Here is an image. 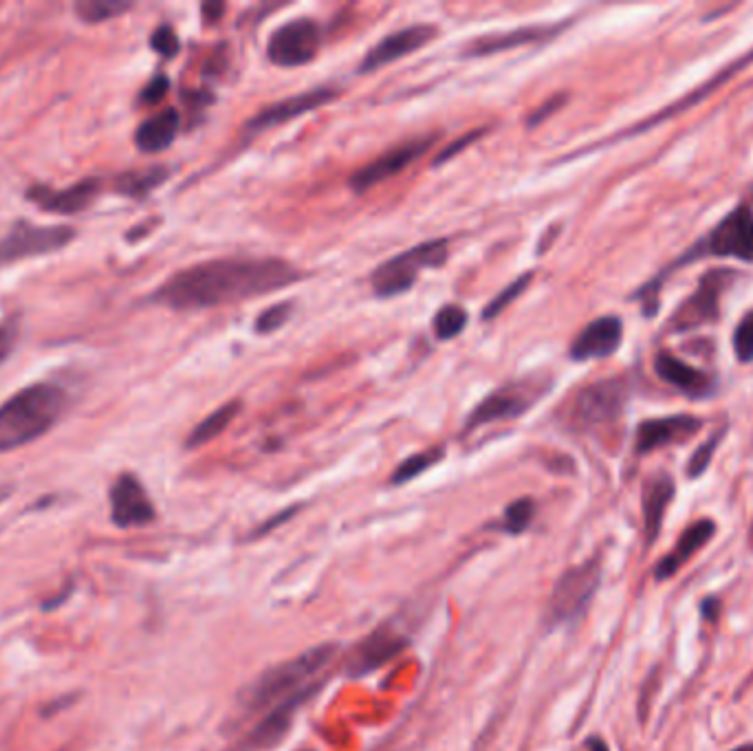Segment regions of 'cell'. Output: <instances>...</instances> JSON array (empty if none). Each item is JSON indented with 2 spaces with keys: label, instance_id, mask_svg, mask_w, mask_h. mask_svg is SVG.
<instances>
[{
  "label": "cell",
  "instance_id": "obj_1",
  "mask_svg": "<svg viewBox=\"0 0 753 751\" xmlns=\"http://www.w3.org/2000/svg\"><path fill=\"white\" fill-rule=\"evenodd\" d=\"M302 271L280 258H218L170 276L150 300L174 311H196L267 296L296 285Z\"/></svg>",
  "mask_w": 753,
  "mask_h": 751
},
{
  "label": "cell",
  "instance_id": "obj_2",
  "mask_svg": "<svg viewBox=\"0 0 753 751\" xmlns=\"http://www.w3.org/2000/svg\"><path fill=\"white\" fill-rule=\"evenodd\" d=\"M705 258H734L742 263H753V210L747 203H740L727 212L703 238H698L679 258L672 260L668 267H663L657 276L632 293V300L641 304L643 315L652 318L659 311V293L665 280L679 269Z\"/></svg>",
  "mask_w": 753,
  "mask_h": 751
},
{
  "label": "cell",
  "instance_id": "obj_3",
  "mask_svg": "<svg viewBox=\"0 0 753 751\" xmlns=\"http://www.w3.org/2000/svg\"><path fill=\"white\" fill-rule=\"evenodd\" d=\"M67 393L56 384H34L0 406V454L47 434L67 410Z\"/></svg>",
  "mask_w": 753,
  "mask_h": 751
},
{
  "label": "cell",
  "instance_id": "obj_4",
  "mask_svg": "<svg viewBox=\"0 0 753 751\" xmlns=\"http://www.w3.org/2000/svg\"><path fill=\"white\" fill-rule=\"evenodd\" d=\"M337 655L335 644H320L300 652L298 657H291L276 666L260 672L240 694V703L247 712L265 710L269 705H278L287 696L304 690L309 681L318 674L329 661Z\"/></svg>",
  "mask_w": 753,
  "mask_h": 751
},
{
  "label": "cell",
  "instance_id": "obj_5",
  "mask_svg": "<svg viewBox=\"0 0 753 751\" xmlns=\"http://www.w3.org/2000/svg\"><path fill=\"white\" fill-rule=\"evenodd\" d=\"M450 247L447 241L439 238V241H428L417 247L408 249V252L397 254L395 258L381 263L373 276H370V285H373L375 296L379 298H395L406 293L414 287V282L423 274L425 269H436L445 263Z\"/></svg>",
  "mask_w": 753,
  "mask_h": 751
},
{
  "label": "cell",
  "instance_id": "obj_6",
  "mask_svg": "<svg viewBox=\"0 0 753 751\" xmlns=\"http://www.w3.org/2000/svg\"><path fill=\"white\" fill-rule=\"evenodd\" d=\"M602 584V562L586 560L571 567L555 582L547 604V626H564L580 619Z\"/></svg>",
  "mask_w": 753,
  "mask_h": 751
},
{
  "label": "cell",
  "instance_id": "obj_7",
  "mask_svg": "<svg viewBox=\"0 0 753 751\" xmlns=\"http://www.w3.org/2000/svg\"><path fill=\"white\" fill-rule=\"evenodd\" d=\"M547 390H549V379L538 377V375H531L525 379H518V382L498 386L494 393H489L472 410L465 430L472 432L494 421L518 419L525 415L531 406H536V401L544 397Z\"/></svg>",
  "mask_w": 753,
  "mask_h": 751
},
{
  "label": "cell",
  "instance_id": "obj_8",
  "mask_svg": "<svg viewBox=\"0 0 753 751\" xmlns=\"http://www.w3.org/2000/svg\"><path fill=\"white\" fill-rule=\"evenodd\" d=\"M736 280V271L712 269L698 282L692 296H687L676 311L670 315L665 331L670 333H690L703 326L714 324L720 318V298Z\"/></svg>",
  "mask_w": 753,
  "mask_h": 751
},
{
  "label": "cell",
  "instance_id": "obj_9",
  "mask_svg": "<svg viewBox=\"0 0 753 751\" xmlns=\"http://www.w3.org/2000/svg\"><path fill=\"white\" fill-rule=\"evenodd\" d=\"M630 397L624 377H610L586 386L573 401V421L582 430H597L619 421Z\"/></svg>",
  "mask_w": 753,
  "mask_h": 751
},
{
  "label": "cell",
  "instance_id": "obj_10",
  "mask_svg": "<svg viewBox=\"0 0 753 751\" xmlns=\"http://www.w3.org/2000/svg\"><path fill=\"white\" fill-rule=\"evenodd\" d=\"M73 238L75 230L67 225H34L18 221L0 241V265L60 252Z\"/></svg>",
  "mask_w": 753,
  "mask_h": 751
},
{
  "label": "cell",
  "instance_id": "obj_11",
  "mask_svg": "<svg viewBox=\"0 0 753 751\" xmlns=\"http://www.w3.org/2000/svg\"><path fill=\"white\" fill-rule=\"evenodd\" d=\"M322 45V29L311 18H296L271 34L267 58L276 67H302L315 58Z\"/></svg>",
  "mask_w": 753,
  "mask_h": 751
},
{
  "label": "cell",
  "instance_id": "obj_12",
  "mask_svg": "<svg viewBox=\"0 0 753 751\" xmlns=\"http://www.w3.org/2000/svg\"><path fill=\"white\" fill-rule=\"evenodd\" d=\"M432 144H434V137L425 135V137H414V139L406 141V144L386 150L384 155H379L377 159L366 163L364 168H359L357 172H353L351 188L357 194H362L370 188H375V185H379V183L397 177V174L406 170L410 163H414L419 157H423L425 152L430 150Z\"/></svg>",
  "mask_w": 753,
  "mask_h": 751
},
{
  "label": "cell",
  "instance_id": "obj_13",
  "mask_svg": "<svg viewBox=\"0 0 753 751\" xmlns=\"http://www.w3.org/2000/svg\"><path fill=\"white\" fill-rule=\"evenodd\" d=\"M337 95H340V91L333 89V86H318V89L285 97V100L269 104V106L263 108V111L256 113L251 119H247L245 133L249 137H256L260 133H265V130L287 124V122H291V119H296L300 115H307V113L315 111V108L333 102Z\"/></svg>",
  "mask_w": 753,
  "mask_h": 751
},
{
  "label": "cell",
  "instance_id": "obj_14",
  "mask_svg": "<svg viewBox=\"0 0 753 751\" xmlns=\"http://www.w3.org/2000/svg\"><path fill=\"white\" fill-rule=\"evenodd\" d=\"M155 505L135 474H122L111 487V518L119 529L146 527L155 520Z\"/></svg>",
  "mask_w": 753,
  "mask_h": 751
},
{
  "label": "cell",
  "instance_id": "obj_15",
  "mask_svg": "<svg viewBox=\"0 0 753 751\" xmlns=\"http://www.w3.org/2000/svg\"><path fill=\"white\" fill-rule=\"evenodd\" d=\"M320 688H322V683H309L304 690L287 696L285 701H280L278 705L271 707V712L263 718V721L251 729V734L245 740V749L247 751L274 749L280 740L287 736L293 718H296V712L311 699L313 694H318Z\"/></svg>",
  "mask_w": 753,
  "mask_h": 751
},
{
  "label": "cell",
  "instance_id": "obj_16",
  "mask_svg": "<svg viewBox=\"0 0 753 751\" xmlns=\"http://www.w3.org/2000/svg\"><path fill=\"white\" fill-rule=\"evenodd\" d=\"M703 428V419L694 415H670L646 419L639 423L635 434V452L639 456L657 452L670 445H683L694 439Z\"/></svg>",
  "mask_w": 753,
  "mask_h": 751
},
{
  "label": "cell",
  "instance_id": "obj_17",
  "mask_svg": "<svg viewBox=\"0 0 753 751\" xmlns=\"http://www.w3.org/2000/svg\"><path fill=\"white\" fill-rule=\"evenodd\" d=\"M408 646H410L408 637L399 635L397 630H392L388 626L373 630L368 637L359 641L351 659H348V668H346L348 677L351 679L366 677V674L379 670L381 666H386L388 661L399 657Z\"/></svg>",
  "mask_w": 753,
  "mask_h": 751
},
{
  "label": "cell",
  "instance_id": "obj_18",
  "mask_svg": "<svg viewBox=\"0 0 753 751\" xmlns=\"http://www.w3.org/2000/svg\"><path fill=\"white\" fill-rule=\"evenodd\" d=\"M652 364H654V373H657L661 382L674 386L687 399L703 401L718 393V379L714 375H709L705 373V370L683 362L681 357H676L668 351H661L654 355Z\"/></svg>",
  "mask_w": 753,
  "mask_h": 751
},
{
  "label": "cell",
  "instance_id": "obj_19",
  "mask_svg": "<svg viewBox=\"0 0 753 751\" xmlns=\"http://www.w3.org/2000/svg\"><path fill=\"white\" fill-rule=\"evenodd\" d=\"M436 38V27L432 25H412L406 29H399L395 34H388L384 40L366 53V58L359 64L362 73H373L386 64L397 62L401 58L410 56V53L419 51L421 47L428 45Z\"/></svg>",
  "mask_w": 753,
  "mask_h": 751
},
{
  "label": "cell",
  "instance_id": "obj_20",
  "mask_svg": "<svg viewBox=\"0 0 753 751\" xmlns=\"http://www.w3.org/2000/svg\"><path fill=\"white\" fill-rule=\"evenodd\" d=\"M621 340H624V322L617 315H604L577 333L569 355L575 362L604 359L617 353Z\"/></svg>",
  "mask_w": 753,
  "mask_h": 751
},
{
  "label": "cell",
  "instance_id": "obj_21",
  "mask_svg": "<svg viewBox=\"0 0 753 751\" xmlns=\"http://www.w3.org/2000/svg\"><path fill=\"white\" fill-rule=\"evenodd\" d=\"M676 494V483L670 472H654L643 481L641 487V511H643V529H646V547H652L657 542L663 516L668 511L670 503Z\"/></svg>",
  "mask_w": 753,
  "mask_h": 751
},
{
  "label": "cell",
  "instance_id": "obj_22",
  "mask_svg": "<svg viewBox=\"0 0 753 751\" xmlns=\"http://www.w3.org/2000/svg\"><path fill=\"white\" fill-rule=\"evenodd\" d=\"M714 533H716V522L712 518H701L692 522V525L681 533V538L676 540L674 549L670 553H665L657 562V567H654V580L665 582L674 578V575L681 571L683 564L690 562L692 555L698 549H703L705 544L714 538Z\"/></svg>",
  "mask_w": 753,
  "mask_h": 751
},
{
  "label": "cell",
  "instance_id": "obj_23",
  "mask_svg": "<svg viewBox=\"0 0 753 751\" xmlns=\"http://www.w3.org/2000/svg\"><path fill=\"white\" fill-rule=\"evenodd\" d=\"M102 183L100 179H82L67 190H51V188H42V185H36L27 192V199L38 203L42 210L47 212H56V214H78L84 210L86 205H91L95 201L97 194H100Z\"/></svg>",
  "mask_w": 753,
  "mask_h": 751
},
{
  "label": "cell",
  "instance_id": "obj_24",
  "mask_svg": "<svg viewBox=\"0 0 753 751\" xmlns=\"http://www.w3.org/2000/svg\"><path fill=\"white\" fill-rule=\"evenodd\" d=\"M564 25H531V27H520V29H511V31H500V34H487L472 40L465 49V56L469 58H483V56H494V53L500 51H509V49H518V47H527L531 42H540L544 38H551L555 31H560Z\"/></svg>",
  "mask_w": 753,
  "mask_h": 751
},
{
  "label": "cell",
  "instance_id": "obj_25",
  "mask_svg": "<svg viewBox=\"0 0 753 751\" xmlns=\"http://www.w3.org/2000/svg\"><path fill=\"white\" fill-rule=\"evenodd\" d=\"M179 126V111H174V108H163V111L148 117L146 122L137 128L135 144L141 152L157 155V152H163L172 146L174 137L179 133Z\"/></svg>",
  "mask_w": 753,
  "mask_h": 751
},
{
  "label": "cell",
  "instance_id": "obj_26",
  "mask_svg": "<svg viewBox=\"0 0 753 751\" xmlns=\"http://www.w3.org/2000/svg\"><path fill=\"white\" fill-rule=\"evenodd\" d=\"M238 412H240V401H229V404L214 410L210 417H205L199 426L192 430L188 443L185 445H188L190 450H194V448H201V445L205 443H210L212 439L218 437V434H223L227 430V426L236 419Z\"/></svg>",
  "mask_w": 753,
  "mask_h": 751
},
{
  "label": "cell",
  "instance_id": "obj_27",
  "mask_svg": "<svg viewBox=\"0 0 753 751\" xmlns=\"http://www.w3.org/2000/svg\"><path fill=\"white\" fill-rule=\"evenodd\" d=\"M166 179H168V170L161 168V166H155V168L122 174V177L117 179L115 188H117V192H122L124 197L141 199V197H146L148 192L159 188V185Z\"/></svg>",
  "mask_w": 753,
  "mask_h": 751
},
{
  "label": "cell",
  "instance_id": "obj_28",
  "mask_svg": "<svg viewBox=\"0 0 753 751\" xmlns=\"http://www.w3.org/2000/svg\"><path fill=\"white\" fill-rule=\"evenodd\" d=\"M133 7V3H126V0H80L75 3L73 9L82 23L97 25L104 23V20H111L119 14L128 12Z\"/></svg>",
  "mask_w": 753,
  "mask_h": 751
},
{
  "label": "cell",
  "instance_id": "obj_29",
  "mask_svg": "<svg viewBox=\"0 0 753 751\" xmlns=\"http://www.w3.org/2000/svg\"><path fill=\"white\" fill-rule=\"evenodd\" d=\"M533 516H536V503L531 498H518L505 509L498 529L502 533H509V536H520L531 527Z\"/></svg>",
  "mask_w": 753,
  "mask_h": 751
},
{
  "label": "cell",
  "instance_id": "obj_30",
  "mask_svg": "<svg viewBox=\"0 0 753 751\" xmlns=\"http://www.w3.org/2000/svg\"><path fill=\"white\" fill-rule=\"evenodd\" d=\"M443 459V448H432V450H425V452H419V454H412L408 456L406 461L399 463V467L395 472H392L390 476V483L392 485H403L412 481V478L421 476L425 470H430L432 465H436Z\"/></svg>",
  "mask_w": 753,
  "mask_h": 751
},
{
  "label": "cell",
  "instance_id": "obj_31",
  "mask_svg": "<svg viewBox=\"0 0 753 751\" xmlns=\"http://www.w3.org/2000/svg\"><path fill=\"white\" fill-rule=\"evenodd\" d=\"M725 432H727V428L716 430L712 434V437H709L707 441H703L701 445H698L696 452L690 456V461H687L685 472H687V476L692 478V481H694V478H701L707 472V467L712 465V459H714V454L718 450L720 441H723V437H725Z\"/></svg>",
  "mask_w": 753,
  "mask_h": 751
},
{
  "label": "cell",
  "instance_id": "obj_32",
  "mask_svg": "<svg viewBox=\"0 0 753 751\" xmlns=\"http://www.w3.org/2000/svg\"><path fill=\"white\" fill-rule=\"evenodd\" d=\"M467 326V313L456 307V304H447L434 318V333L439 340H454Z\"/></svg>",
  "mask_w": 753,
  "mask_h": 751
},
{
  "label": "cell",
  "instance_id": "obj_33",
  "mask_svg": "<svg viewBox=\"0 0 753 751\" xmlns=\"http://www.w3.org/2000/svg\"><path fill=\"white\" fill-rule=\"evenodd\" d=\"M529 282H531V274H522L520 278H516L514 282H511L509 287L502 289V291L498 293V296H496L494 300H491V302L487 304V307H485V311H483V320H494V318H498V315H500L502 311L509 309V304H514V302L522 296V293L527 291Z\"/></svg>",
  "mask_w": 753,
  "mask_h": 751
},
{
  "label": "cell",
  "instance_id": "obj_34",
  "mask_svg": "<svg viewBox=\"0 0 753 751\" xmlns=\"http://www.w3.org/2000/svg\"><path fill=\"white\" fill-rule=\"evenodd\" d=\"M731 344H734V355L740 364L753 362V309L742 315V320L734 329Z\"/></svg>",
  "mask_w": 753,
  "mask_h": 751
},
{
  "label": "cell",
  "instance_id": "obj_35",
  "mask_svg": "<svg viewBox=\"0 0 753 751\" xmlns=\"http://www.w3.org/2000/svg\"><path fill=\"white\" fill-rule=\"evenodd\" d=\"M293 311V304L291 302H278V304H271L269 309H265L263 313L258 315V322H256V331L258 333H274L278 331L280 326H285L289 322V315Z\"/></svg>",
  "mask_w": 753,
  "mask_h": 751
},
{
  "label": "cell",
  "instance_id": "obj_36",
  "mask_svg": "<svg viewBox=\"0 0 753 751\" xmlns=\"http://www.w3.org/2000/svg\"><path fill=\"white\" fill-rule=\"evenodd\" d=\"M150 47L161 53L163 58H174L181 49V42L170 25H161L159 29H155V34H152Z\"/></svg>",
  "mask_w": 753,
  "mask_h": 751
},
{
  "label": "cell",
  "instance_id": "obj_37",
  "mask_svg": "<svg viewBox=\"0 0 753 751\" xmlns=\"http://www.w3.org/2000/svg\"><path fill=\"white\" fill-rule=\"evenodd\" d=\"M20 335V318L18 315H9V318L0 324V364L12 355L14 346Z\"/></svg>",
  "mask_w": 753,
  "mask_h": 751
},
{
  "label": "cell",
  "instance_id": "obj_38",
  "mask_svg": "<svg viewBox=\"0 0 753 751\" xmlns=\"http://www.w3.org/2000/svg\"><path fill=\"white\" fill-rule=\"evenodd\" d=\"M168 89H170V80L166 78V75H155V78L146 84V89L141 91L139 100L144 104H159L163 97H166Z\"/></svg>",
  "mask_w": 753,
  "mask_h": 751
},
{
  "label": "cell",
  "instance_id": "obj_39",
  "mask_svg": "<svg viewBox=\"0 0 753 751\" xmlns=\"http://www.w3.org/2000/svg\"><path fill=\"white\" fill-rule=\"evenodd\" d=\"M480 135H485V130H483V128H476V130H472V133H467L465 137H458V139L454 141V144H450V146H447L445 150H441V152H439V157H436L434 166H441V163L450 161V159H452L454 155H458V152H461L463 148L472 146V144H474V141H476V139H478Z\"/></svg>",
  "mask_w": 753,
  "mask_h": 751
},
{
  "label": "cell",
  "instance_id": "obj_40",
  "mask_svg": "<svg viewBox=\"0 0 753 751\" xmlns=\"http://www.w3.org/2000/svg\"><path fill=\"white\" fill-rule=\"evenodd\" d=\"M701 615H703L705 622H709V624L716 622L718 615H720V600L716 595H707L705 600L701 602Z\"/></svg>",
  "mask_w": 753,
  "mask_h": 751
},
{
  "label": "cell",
  "instance_id": "obj_41",
  "mask_svg": "<svg viewBox=\"0 0 753 751\" xmlns=\"http://www.w3.org/2000/svg\"><path fill=\"white\" fill-rule=\"evenodd\" d=\"M298 509H300V507L285 509V511H282V514H278V516H274V518H269V522H265V525L256 531V536H263V533H267V531H271V529H276V527L282 525V522H285L287 518H291L293 514H296Z\"/></svg>",
  "mask_w": 753,
  "mask_h": 751
},
{
  "label": "cell",
  "instance_id": "obj_42",
  "mask_svg": "<svg viewBox=\"0 0 753 751\" xmlns=\"http://www.w3.org/2000/svg\"><path fill=\"white\" fill-rule=\"evenodd\" d=\"M562 102H564V97H555V100H551V102L544 104L538 113H533V115L529 117V126H536L538 122H542V119L547 117L551 111H555V108H560Z\"/></svg>",
  "mask_w": 753,
  "mask_h": 751
},
{
  "label": "cell",
  "instance_id": "obj_43",
  "mask_svg": "<svg viewBox=\"0 0 753 751\" xmlns=\"http://www.w3.org/2000/svg\"><path fill=\"white\" fill-rule=\"evenodd\" d=\"M223 9H225V5H218V3H205V5H203V14H205L207 20H216L218 16L223 14Z\"/></svg>",
  "mask_w": 753,
  "mask_h": 751
},
{
  "label": "cell",
  "instance_id": "obj_44",
  "mask_svg": "<svg viewBox=\"0 0 753 751\" xmlns=\"http://www.w3.org/2000/svg\"><path fill=\"white\" fill-rule=\"evenodd\" d=\"M586 751H608L606 740L599 738V736H591L586 740Z\"/></svg>",
  "mask_w": 753,
  "mask_h": 751
},
{
  "label": "cell",
  "instance_id": "obj_45",
  "mask_svg": "<svg viewBox=\"0 0 753 751\" xmlns=\"http://www.w3.org/2000/svg\"><path fill=\"white\" fill-rule=\"evenodd\" d=\"M731 751H753V743H747V745H740V747H734Z\"/></svg>",
  "mask_w": 753,
  "mask_h": 751
},
{
  "label": "cell",
  "instance_id": "obj_46",
  "mask_svg": "<svg viewBox=\"0 0 753 751\" xmlns=\"http://www.w3.org/2000/svg\"><path fill=\"white\" fill-rule=\"evenodd\" d=\"M3 496H5V494H3V492H0V500H3Z\"/></svg>",
  "mask_w": 753,
  "mask_h": 751
},
{
  "label": "cell",
  "instance_id": "obj_47",
  "mask_svg": "<svg viewBox=\"0 0 753 751\" xmlns=\"http://www.w3.org/2000/svg\"><path fill=\"white\" fill-rule=\"evenodd\" d=\"M304 751H311V749H304Z\"/></svg>",
  "mask_w": 753,
  "mask_h": 751
}]
</instances>
